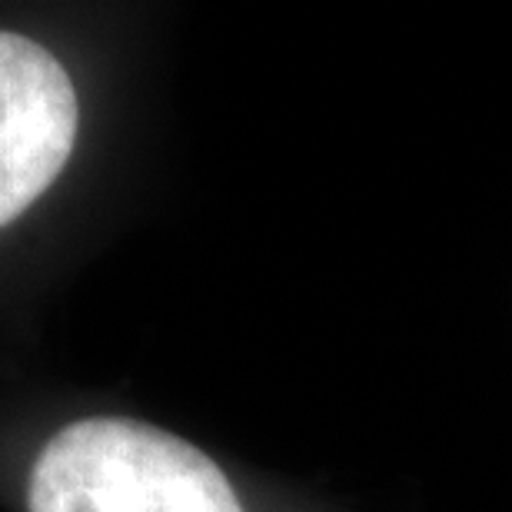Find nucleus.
Wrapping results in <instances>:
<instances>
[{
	"label": "nucleus",
	"instance_id": "obj_1",
	"mask_svg": "<svg viewBox=\"0 0 512 512\" xmlns=\"http://www.w3.org/2000/svg\"><path fill=\"white\" fill-rule=\"evenodd\" d=\"M27 512H247L217 459L130 416L74 419L47 439Z\"/></svg>",
	"mask_w": 512,
	"mask_h": 512
},
{
	"label": "nucleus",
	"instance_id": "obj_2",
	"mask_svg": "<svg viewBox=\"0 0 512 512\" xmlns=\"http://www.w3.org/2000/svg\"><path fill=\"white\" fill-rule=\"evenodd\" d=\"M77 127L67 67L37 40L0 30V227L54 187L74 153Z\"/></svg>",
	"mask_w": 512,
	"mask_h": 512
}]
</instances>
